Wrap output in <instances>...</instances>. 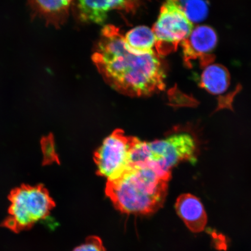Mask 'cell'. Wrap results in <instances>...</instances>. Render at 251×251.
Returning <instances> with one entry per match:
<instances>
[{
	"mask_svg": "<svg viewBox=\"0 0 251 251\" xmlns=\"http://www.w3.org/2000/svg\"><path fill=\"white\" fill-rule=\"evenodd\" d=\"M193 29L180 0H166L152 30L155 36V50L159 56L175 51Z\"/></svg>",
	"mask_w": 251,
	"mask_h": 251,
	"instance_id": "cell-5",
	"label": "cell"
},
{
	"mask_svg": "<svg viewBox=\"0 0 251 251\" xmlns=\"http://www.w3.org/2000/svg\"><path fill=\"white\" fill-rule=\"evenodd\" d=\"M72 5L78 21L102 24L113 11L134 12L139 7L140 0H73Z\"/></svg>",
	"mask_w": 251,
	"mask_h": 251,
	"instance_id": "cell-7",
	"label": "cell"
},
{
	"mask_svg": "<svg viewBox=\"0 0 251 251\" xmlns=\"http://www.w3.org/2000/svg\"><path fill=\"white\" fill-rule=\"evenodd\" d=\"M43 156V166L53 164H60L59 156L56 151V146L54 136L52 133L44 136L40 141Z\"/></svg>",
	"mask_w": 251,
	"mask_h": 251,
	"instance_id": "cell-14",
	"label": "cell"
},
{
	"mask_svg": "<svg viewBox=\"0 0 251 251\" xmlns=\"http://www.w3.org/2000/svg\"><path fill=\"white\" fill-rule=\"evenodd\" d=\"M230 76L227 70L222 65H210L201 76L200 85L213 95H221L228 89Z\"/></svg>",
	"mask_w": 251,
	"mask_h": 251,
	"instance_id": "cell-12",
	"label": "cell"
},
{
	"mask_svg": "<svg viewBox=\"0 0 251 251\" xmlns=\"http://www.w3.org/2000/svg\"><path fill=\"white\" fill-rule=\"evenodd\" d=\"M217 43V34L212 27L206 25L197 26L181 43L185 61L188 62L198 56L208 55L214 50Z\"/></svg>",
	"mask_w": 251,
	"mask_h": 251,
	"instance_id": "cell-9",
	"label": "cell"
},
{
	"mask_svg": "<svg viewBox=\"0 0 251 251\" xmlns=\"http://www.w3.org/2000/svg\"><path fill=\"white\" fill-rule=\"evenodd\" d=\"M171 173L145 164H130L114 179L105 193L115 208L126 214L150 215L164 205Z\"/></svg>",
	"mask_w": 251,
	"mask_h": 251,
	"instance_id": "cell-2",
	"label": "cell"
},
{
	"mask_svg": "<svg viewBox=\"0 0 251 251\" xmlns=\"http://www.w3.org/2000/svg\"><path fill=\"white\" fill-rule=\"evenodd\" d=\"M183 8L187 17L193 24L205 20L208 15V5L204 0H186Z\"/></svg>",
	"mask_w": 251,
	"mask_h": 251,
	"instance_id": "cell-13",
	"label": "cell"
},
{
	"mask_svg": "<svg viewBox=\"0 0 251 251\" xmlns=\"http://www.w3.org/2000/svg\"><path fill=\"white\" fill-rule=\"evenodd\" d=\"M176 211L185 225L193 233H200L207 224L206 213L199 198L191 194H182L175 204Z\"/></svg>",
	"mask_w": 251,
	"mask_h": 251,
	"instance_id": "cell-8",
	"label": "cell"
},
{
	"mask_svg": "<svg viewBox=\"0 0 251 251\" xmlns=\"http://www.w3.org/2000/svg\"><path fill=\"white\" fill-rule=\"evenodd\" d=\"M8 216L1 227L15 233L29 230L37 222L46 219L55 208V202L42 184H23L11 191Z\"/></svg>",
	"mask_w": 251,
	"mask_h": 251,
	"instance_id": "cell-4",
	"label": "cell"
},
{
	"mask_svg": "<svg viewBox=\"0 0 251 251\" xmlns=\"http://www.w3.org/2000/svg\"><path fill=\"white\" fill-rule=\"evenodd\" d=\"M200 149L199 139L189 131H178L152 142L139 140L131 151L130 164H145L172 174V169L182 162L195 163Z\"/></svg>",
	"mask_w": 251,
	"mask_h": 251,
	"instance_id": "cell-3",
	"label": "cell"
},
{
	"mask_svg": "<svg viewBox=\"0 0 251 251\" xmlns=\"http://www.w3.org/2000/svg\"><path fill=\"white\" fill-rule=\"evenodd\" d=\"M73 0H28L32 14L47 25L59 27L67 20Z\"/></svg>",
	"mask_w": 251,
	"mask_h": 251,
	"instance_id": "cell-10",
	"label": "cell"
},
{
	"mask_svg": "<svg viewBox=\"0 0 251 251\" xmlns=\"http://www.w3.org/2000/svg\"><path fill=\"white\" fill-rule=\"evenodd\" d=\"M93 61L106 82L125 95L148 96L165 89V74L159 56L128 51L124 36L114 25L103 27Z\"/></svg>",
	"mask_w": 251,
	"mask_h": 251,
	"instance_id": "cell-1",
	"label": "cell"
},
{
	"mask_svg": "<svg viewBox=\"0 0 251 251\" xmlns=\"http://www.w3.org/2000/svg\"><path fill=\"white\" fill-rule=\"evenodd\" d=\"M126 47L130 52L137 55L152 54L156 53L153 49L155 45V36L152 29L145 26L134 27L124 37Z\"/></svg>",
	"mask_w": 251,
	"mask_h": 251,
	"instance_id": "cell-11",
	"label": "cell"
},
{
	"mask_svg": "<svg viewBox=\"0 0 251 251\" xmlns=\"http://www.w3.org/2000/svg\"><path fill=\"white\" fill-rule=\"evenodd\" d=\"M139 140L121 129L113 131L94 153L97 174L108 180L118 177L129 166L131 151Z\"/></svg>",
	"mask_w": 251,
	"mask_h": 251,
	"instance_id": "cell-6",
	"label": "cell"
},
{
	"mask_svg": "<svg viewBox=\"0 0 251 251\" xmlns=\"http://www.w3.org/2000/svg\"><path fill=\"white\" fill-rule=\"evenodd\" d=\"M73 251H106V249L101 238L92 235L87 237L84 243L75 248Z\"/></svg>",
	"mask_w": 251,
	"mask_h": 251,
	"instance_id": "cell-15",
	"label": "cell"
}]
</instances>
